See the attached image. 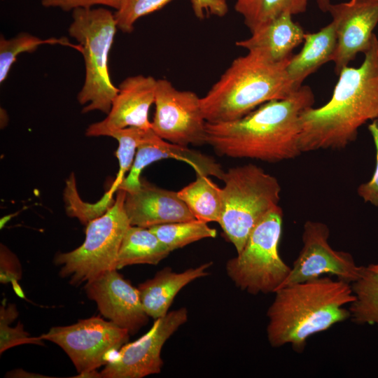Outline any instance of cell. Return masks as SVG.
Returning a JSON list of instances; mask_svg holds the SVG:
<instances>
[{
	"mask_svg": "<svg viewBox=\"0 0 378 378\" xmlns=\"http://www.w3.org/2000/svg\"><path fill=\"white\" fill-rule=\"evenodd\" d=\"M310 87L300 88L286 99L272 100L246 115L229 122H206V144L219 156L276 162L302 153L300 116L313 106Z\"/></svg>",
	"mask_w": 378,
	"mask_h": 378,
	"instance_id": "6da1fadb",
	"label": "cell"
},
{
	"mask_svg": "<svg viewBox=\"0 0 378 378\" xmlns=\"http://www.w3.org/2000/svg\"><path fill=\"white\" fill-rule=\"evenodd\" d=\"M358 67L340 72L330 100L300 116L302 153L340 149L354 141L359 128L378 118V38L375 34Z\"/></svg>",
	"mask_w": 378,
	"mask_h": 378,
	"instance_id": "7a4b0ae2",
	"label": "cell"
},
{
	"mask_svg": "<svg viewBox=\"0 0 378 378\" xmlns=\"http://www.w3.org/2000/svg\"><path fill=\"white\" fill-rule=\"evenodd\" d=\"M270 305L267 337L274 348L290 344L302 352L307 340L350 319L351 284L323 276L280 288Z\"/></svg>",
	"mask_w": 378,
	"mask_h": 378,
	"instance_id": "3957f363",
	"label": "cell"
},
{
	"mask_svg": "<svg viewBox=\"0 0 378 378\" xmlns=\"http://www.w3.org/2000/svg\"><path fill=\"white\" fill-rule=\"evenodd\" d=\"M290 59L272 62L249 52L235 58L200 98L206 121H232L266 102L286 99L298 90L286 71Z\"/></svg>",
	"mask_w": 378,
	"mask_h": 378,
	"instance_id": "277c9868",
	"label": "cell"
},
{
	"mask_svg": "<svg viewBox=\"0 0 378 378\" xmlns=\"http://www.w3.org/2000/svg\"><path fill=\"white\" fill-rule=\"evenodd\" d=\"M68 32L81 46L85 80L77 95L82 113L110 111L118 92L111 79L108 56L117 31L114 13L105 8H76Z\"/></svg>",
	"mask_w": 378,
	"mask_h": 378,
	"instance_id": "5b68a950",
	"label": "cell"
},
{
	"mask_svg": "<svg viewBox=\"0 0 378 378\" xmlns=\"http://www.w3.org/2000/svg\"><path fill=\"white\" fill-rule=\"evenodd\" d=\"M222 181L218 224L238 253L257 224L279 206L281 188L276 177L254 164L230 168Z\"/></svg>",
	"mask_w": 378,
	"mask_h": 378,
	"instance_id": "8992f818",
	"label": "cell"
},
{
	"mask_svg": "<svg viewBox=\"0 0 378 378\" xmlns=\"http://www.w3.org/2000/svg\"><path fill=\"white\" fill-rule=\"evenodd\" d=\"M282 223L278 206L257 224L237 255L227 260V275L237 288L252 295L274 293L281 288L291 270L279 252Z\"/></svg>",
	"mask_w": 378,
	"mask_h": 378,
	"instance_id": "52a82bcc",
	"label": "cell"
},
{
	"mask_svg": "<svg viewBox=\"0 0 378 378\" xmlns=\"http://www.w3.org/2000/svg\"><path fill=\"white\" fill-rule=\"evenodd\" d=\"M125 195V190L118 189L113 204L88 223L84 242L79 247L55 255V264L61 266L59 275L69 278L71 285L87 283L115 269L122 238L130 226L124 210Z\"/></svg>",
	"mask_w": 378,
	"mask_h": 378,
	"instance_id": "ba28073f",
	"label": "cell"
},
{
	"mask_svg": "<svg viewBox=\"0 0 378 378\" xmlns=\"http://www.w3.org/2000/svg\"><path fill=\"white\" fill-rule=\"evenodd\" d=\"M129 332L99 316L79 320L65 326H55L41 337L60 346L75 366L78 376L106 365L130 338Z\"/></svg>",
	"mask_w": 378,
	"mask_h": 378,
	"instance_id": "9c48e42d",
	"label": "cell"
},
{
	"mask_svg": "<svg viewBox=\"0 0 378 378\" xmlns=\"http://www.w3.org/2000/svg\"><path fill=\"white\" fill-rule=\"evenodd\" d=\"M152 130L162 139L181 146L206 144V124L200 98L180 90L167 79L157 80Z\"/></svg>",
	"mask_w": 378,
	"mask_h": 378,
	"instance_id": "30bf717a",
	"label": "cell"
},
{
	"mask_svg": "<svg viewBox=\"0 0 378 378\" xmlns=\"http://www.w3.org/2000/svg\"><path fill=\"white\" fill-rule=\"evenodd\" d=\"M187 321L185 307L155 319L146 334L134 342H127L114 354L100 372L101 378H142L159 374L163 365V345Z\"/></svg>",
	"mask_w": 378,
	"mask_h": 378,
	"instance_id": "8fae6325",
	"label": "cell"
},
{
	"mask_svg": "<svg viewBox=\"0 0 378 378\" xmlns=\"http://www.w3.org/2000/svg\"><path fill=\"white\" fill-rule=\"evenodd\" d=\"M326 224L307 220L303 227V246L281 288L330 274L351 284L360 276L362 266L356 265L348 252L333 249L328 243Z\"/></svg>",
	"mask_w": 378,
	"mask_h": 378,
	"instance_id": "7c38bea8",
	"label": "cell"
},
{
	"mask_svg": "<svg viewBox=\"0 0 378 378\" xmlns=\"http://www.w3.org/2000/svg\"><path fill=\"white\" fill-rule=\"evenodd\" d=\"M328 12L332 17L337 47L332 59L335 71H340L356 55L369 48L373 31L378 24V0H349L330 4Z\"/></svg>",
	"mask_w": 378,
	"mask_h": 378,
	"instance_id": "4fadbf2b",
	"label": "cell"
},
{
	"mask_svg": "<svg viewBox=\"0 0 378 378\" xmlns=\"http://www.w3.org/2000/svg\"><path fill=\"white\" fill-rule=\"evenodd\" d=\"M88 298L107 319L135 334L148 321L138 288L118 272L110 270L85 285Z\"/></svg>",
	"mask_w": 378,
	"mask_h": 378,
	"instance_id": "5bb4252c",
	"label": "cell"
},
{
	"mask_svg": "<svg viewBox=\"0 0 378 378\" xmlns=\"http://www.w3.org/2000/svg\"><path fill=\"white\" fill-rule=\"evenodd\" d=\"M156 86L157 80L150 76L126 78L118 87V92L106 117L89 125L86 136H107L112 131L129 127L150 130L148 112L155 102Z\"/></svg>",
	"mask_w": 378,
	"mask_h": 378,
	"instance_id": "9a60e30c",
	"label": "cell"
},
{
	"mask_svg": "<svg viewBox=\"0 0 378 378\" xmlns=\"http://www.w3.org/2000/svg\"><path fill=\"white\" fill-rule=\"evenodd\" d=\"M164 159H175L190 165L196 174L223 179L225 171L211 156L200 151L169 142L158 136L152 129L146 131L140 142L132 166L118 189L127 192L137 190L141 186V173L153 162Z\"/></svg>",
	"mask_w": 378,
	"mask_h": 378,
	"instance_id": "2e32d148",
	"label": "cell"
},
{
	"mask_svg": "<svg viewBox=\"0 0 378 378\" xmlns=\"http://www.w3.org/2000/svg\"><path fill=\"white\" fill-rule=\"evenodd\" d=\"M124 210L130 225H155L195 219L178 192L159 188L141 178L140 188L127 192Z\"/></svg>",
	"mask_w": 378,
	"mask_h": 378,
	"instance_id": "e0dca14e",
	"label": "cell"
},
{
	"mask_svg": "<svg viewBox=\"0 0 378 378\" xmlns=\"http://www.w3.org/2000/svg\"><path fill=\"white\" fill-rule=\"evenodd\" d=\"M292 15L284 13L251 33L249 38L238 41L236 46L272 62H283L293 55L303 43L305 32L294 22Z\"/></svg>",
	"mask_w": 378,
	"mask_h": 378,
	"instance_id": "ac0fdd59",
	"label": "cell"
},
{
	"mask_svg": "<svg viewBox=\"0 0 378 378\" xmlns=\"http://www.w3.org/2000/svg\"><path fill=\"white\" fill-rule=\"evenodd\" d=\"M211 265L212 262H204L181 272L164 267L152 279L140 284L137 288L146 314L154 319L164 316L178 292L193 281L207 276Z\"/></svg>",
	"mask_w": 378,
	"mask_h": 378,
	"instance_id": "d6986e66",
	"label": "cell"
},
{
	"mask_svg": "<svg viewBox=\"0 0 378 378\" xmlns=\"http://www.w3.org/2000/svg\"><path fill=\"white\" fill-rule=\"evenodd\" d=\"M300 51L293 55L287 64L288 75L297 89L304 79L323 64L332 61L337 35L332 22L314 33H305Z\"/></svg>",
	"mask_w": 378,
	"mask_h": 378,
	"instance_id": "ffe728a7",
	"label": "cell"
},
{
	"mask_svg": "<svg viewBox=\"0 0 378 378\" xmlns=\"http://www.w3.org/2000/svg\"><path fill=\"white\" fill-rule=\"evenodd\" d=\"M170 253L149 228L130 225L122 238L115 269L138 264L158 265Z\"/></svg>",
	"mask_w": 378,
	"mask_h": 378,
	"instance_id": "44dd1931",
	"label": "cell"
},
{
	"mask_svg": "<svg viewBox=\"0 0 378 378\" xmlns=\"http://www.w3.org/2000/svg\"><path fill=\"white\" fill-rule=\"evenodd\" d=\"M195 218L219 223L222 211L221 188L209 176L196 174V179L177 192Z\"/></svg>",
	"mask_w": 378,
	"mask_h": 378,
	"instance_id": "7402d4cb",
	"label": "cell"
},
{
	"mask_svg": "<svg viewBox=\"0 0 378 378\" xmlns=\"http://www.w3.org/2000/svg\"><path fill=\"white\" fill-rule=\"evenodd\" d=\"M351 286L355 296L348 307L351 321L378 327V262L362 266L359 277Z\"/></svg>",
	"mask_w": 378,
	"mask_h": 378,
	"instance_id": "603a6c76",
	"label": "cell"
},
{
	"mask_svg": "<svg viewBox=\"0 0 378 378\" xmlns=\"http://www.w3.org/2000/svg\"><path fill=\"white\" fill-rule=\"evenodd\" d=\"M309 0H235L234 9L243 18L251 34L284 13L306 11Z\"/></svg>",
	"mask_w": 378,
	"mask_h": 378,
	"instance_id": "cb8c5ba5",
	"label": "cell"
},
{
	"mask_svg": "<svg viewBox=\"0 0 378 378\" xmlns=\"http://www.w3.org/2000/svg\"><path fill=\"white\" fill-rule=\"evenodd\" d=\"M44 44L61 45L76 49L81 52L79 44L69 42L67 38L52 37L46 39L27 32H20L10 38L6 39L3 35L0 36V83L4 82L18 56L22 53H32L38 48Z\"/></svg>",
	"mask_w": 378,
	"mask_h": 378,
	"instance_id": "d4e9b609",
	"label": "cell"
},
{
	"mask_svg": "<svg viewBox=\"0 0 378 378\" xmlns=\"http://www.w3.org/2000/svg\"><path fill=\"white\" fill-rule=\"evenodd\" d=\"M172 252L205 238H214L217 231L207 223L193 219L155 225L149 228Z\"/></svg>",
	"mask_w": 378,
	"mask_h": 378,
	"instance_id": "484cf974",
	"label": "cell"
},
{
	"mask_svg": "<svg viewBox=\"0 0 378 378\" xmlns=\"http://www.w3.org/2000/svg\"><path fill=\"white\" fill-rule=\"evenodd\" d=\"M117 190L118 187L112 184L109 190L96 204H90L83 202L77 192L76 178L72 173L66 181L64 197L66 203L76 204H66V213L69 216L77 218L81 223L87 225L91 220L103 215L113 204V195Z\"/></svg>",
	"mask_w": 378,
	"mask_h": 378,
	"instance_id": "4316f807",
	"label": "cell"
},
{
	"mask_svg": "<svg viewBox=\"0 0 378 378\" xmlns=\"http://www.w3.org/2000/svg\"><path fill=\"white\" fill-rule=\"evenodd\" d=\"M146 131L148 130L129 127L116 130L108 134L107 136L115 138L118 142L115 155L118 160L119 170L116 178L113 183L118 187L125 178V173L130 172L135 158L137 148Z\"/></svg>",
	"mask_w": 378,
	"mask_h": 378,
	"instance_id": "83f0119b",
	"label": "cell"
},
{
	"mask_svg": "<svg viewBox=\"0 0 378 378\" xmlns=\"http://www.w3.org/2000/svg\"><path fill=\"white\" fill-rule=\"evenodd\" d=\"M18 316L15 304L9 303L6 305L3 302L0 307V353L6 350L24 344L43 345V340L38 337H31L23 328V325L19 322L15 328H10L9 324Z\"/></svg>",
	"mask_w": 378,
	"mask_h": 378,
	"instance_id": "f1b7e54d",
	"label": "cell"
},
{
	"mask_svg": "<svg viewBox=\"0 0 378 378\" xmlns=\"http://www.w3.org/2000/svg\"><path fill=\"white\" fill-rule=\"evenodd\" d=\"M173 0H122L120 8L114 13L118 29L130 33L134 23L141 17L158 10Z\"/></svg>",
	"mask_w": 378,
	"mask_h": 378,
	"instance_id": "f546056e",
	"label": "cell"
},
{
	"mask_svg": "<svg viewBox=\"0 0 378 378\" xmlns=\"http://www.w3.org/2000/svg\"><path fill=\"white\" fill-rule=\"evenodd\" d=\"M368 130L376 148V165L371 178L358 188V195L365 202L378 206V118L370 121Z\"/></svg>",
	"mask_w": 378,
	"mask_h": 378,
	"instance_id": "4dcf8cb0",
	"label": "cell"
},
{
	"mask_svg": "<svg viewBox=\"0 0 378 378\" xmlns=\"http://www.w3.org/2000/svg\"><path fill=\"white\" fill-rule=\"evenodd\" d=\"M122 0H41L45 8H59L63 11L74 10L76 8H90L95 6H104L118 10Z\"/></svg>",
	"mask_w": 378,
	"mask_h": 378,
	"instance_id": "1f68e13d",
	"label": "cell"
},
{
	"mask_svg": "<svg viewBox=\"0 0 378 378\" xmlns=\"http://www.w3.org/2000/svg\"><path fill=\"white\" fill-rule=\"evenodd\" d=\"M0 281L2 284H18L22 277V267L17 256L5 245L0 247Z\"/></svg>",
	"mask_w": 378,
	"mask_h": 378,
	"instance_id": "d6a6232c",
	"label": "cell"
},
{
	"mask_svg": "<svg viewBox=\"0 0 378 378\" xmlns=\"http://www.w3.org/2000/svg\"><path fill=\"white\" fill-rule=\"evenodd\" d=\"M190 2L195 15L200 20L206 14L223 17L228 11L225 0H190Z\"/></svg>",
	"mask_w": 378,
	"mask_h": 378,
	"instance_id": "836d02e7",
	"label": "cell"
},
{
	"mask_svg": "<svg viewBox=\"0 0 378 378\" xmlns=\"http://www.w3.org/2000/svg\"><path fill=\"white\" fill-rule=\"evenodd\" d=\"M317 3L319 8L323 12H328V8L331 4L330 0H317Z\"/></svg>",
	"mask_w": 378,
	"mask_h": 378,
	"instance_id": "e575fe53",
	"label": "cell"
}]
</instances>
